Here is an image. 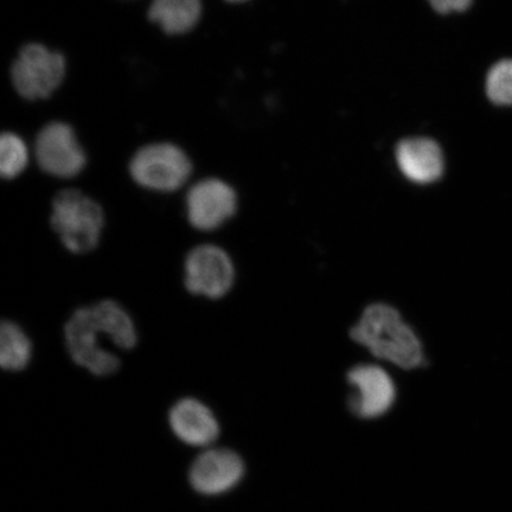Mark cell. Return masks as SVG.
Here are the masks:
<instances>
[{
    "label": "cell",
    "instance_id": "6da1fadb",
    "mask_svg": "<svg viewBox=\"0 0 512 512\" xmlns=\"http://www.w3.org/2000/svg\"><path fill=\"white\" fill-rule=\"evenodd\" d=\"M123 328L106 302L76 310L64 326V338L72 360L95 376H110L120 368V358L102 347V337L118 345Z\"/></svg>",
    "mask_w": 512,
    "mask_h": 512
},
{
    "label": "cell",
    "instance_id": "7a4b0ae2",
    "mask_svg": "<svg viewBox=\"0 0 512 512\" xmlns=\"http://www.w3.org/2000/svg\"><path fill=\"white\" fill-rule=\"evenodd\" d=\"M351 338L375 357L402 369L418 368L425 360L418 336L400 313L386 304L369 306L352 328Z\"/></svg>",
    "mask_w": 512,
    "mask_h": 512
},
{
    "label": "cell",
    "instance_id": "3957f363",
    "mask_svg": "<svg viewBox=\"0 0 512 512\" xmlns=\"http://www.w3.org/2000/svg\"><path fill=\"white\" fill-rule=\"evenodd\" d=\"M50 223L69 252L85 254L98 247L105 214L100 204L81 190L64 189L54 198Z\"/></svg>",
    "mask_w": 512,
    "mask_h": 512
},
{
    "label": "cell",
    "instance_id": "277c9868",
    "mask_svg": "<svg viewBox=\"0 0 512 512\" xmlns=\"http://www.w3.org/2000/svg\"><path fill=\"white\" fill-rule=\"evenodd\" d=\"M130 174L133 181L144 189L174 192L189 181L192 163L187 153L175 144H149L133 156Z\"/></svg>",
    "mask_w": 512,
    "mask_h": 512
},
{
    "label": "cell",
    "instance_id": "5b68a950",
    "mask_svg": "<svg viewBox=\"0 0 512 512\" xmlns=\"http://www.w3.org/2000/svg\"><path fill=\"white\" fill-rule=\"evenodd\" d=\"M64 75V57L38 43L25 46L11 69V79L17 93L27 100L49 98L61 86Z\"/></svg>",
    "mask_w": 512,
    "mask_h": 512
},
{
    "label": "cell",
    "instance_id": "8992f818",
    "mask_svg": "<svg viewBox=\"0 0 512 512\" xmlns=\"http://www.w3.org/2000/svg\"><path fill=\"white\" fill-rule=\"evenodd\" d=\"M235 267L224 249L201 245L191 249L184 262V284L195 296L221 299L234 285Z\"/></svg>",
    "mask_w": 512,
    "mask_h": 512
},
{
    "label": "cell",
    "instance_id": "52a82bcc",
    "mask_svg": "<svg viewBox=\"0 0 512 512\" xmlns=\"http://www.w3.org/2000/svg\"><path fill=\"white\" fill-rule=\"evenodd\" d=\"M35 156L40 168L57 178L76 177L87 164L86 153L73 128L61 121L44 126L37 134Z\"/></svg>",
    "mask_w": 512,
    "mask_h": 512
},
{
    "label": "cell",
    "instance_id": "ba28073f",
    "mask_svg": "<svg viewBox=\"0 0 512 512\" xmlns=\"http://www.w3.org/2000/svg\"><path fill=\"white\" fill-rule=\"evenodd\" d=\"M238 210V195L233 187L219 178H206L195 183L185 196V211L192 227L200 232H213Z\"/></svg>",
    "mask_w": 512,
    "mask_h": 512
},
{
    "label": "cell",
    "instance_id": "9c48e42d",
    "mask_svg": "<svg viewBox=\"0 0 512 512\" xmlns=\"http://www.w3.org/2000/svg\"><path fill=\"white\" fill-rule=\"evenodd\" d=\"M246 466L233 450L208 447L192 462L189 483L197 494L215 497L228 494L245 477Z\"/></svg>",
    "mask_w": 512,
    "mask_h": 512
},
{
    "label": "cell",
    "instance_id": "30bf717a",
    "mask_svg": "<svg viewBox=\"0 0 512 512\" xmlns=\"http://www.w3.org/2000/svg\"><path fill=\"white\" fill-rule=\"evenodd\" d=\"M348 381L355 388L349 408L358 418H380L393 407L396 387L386 370L374 364H362L349 371Z\"/></svg>",
    "mask_w": 512,
    "mask_h": 512
},
{
    "label": "cell",
    "instance_id": "8fae6325",
    "mask_svg": "<svg viewBox=\"0 0 512 512\" xmlns=\"http://www.w3.org/2000/svg\"><path fill=\"white\" fill-rule=\"evenodd\" d=\"M169 425L183 444L208 448L220 437L221 427L215 414L200 400L185 398L170 409Z\"/></svg>",
    "mask_w": 512,
    "mask_h": 512
},
{
    "label": "cell",
    "instance_id": "7c38bea8",
    "mask_svg": "<svg viewBox=\"0 0 512 512\" xmlns=\"http://www.w3.org/2000/svg\"><path fill=\"white\" fill-rule=\"evenodd\" d=\"M395 155L402 175L413 183L431 184L444 174L443 151L432 139L402 140L396 147Z\"/></svg>",
    "mask_w": 512,
    "mask_h": 512
},
{
    "label": "cell",
    "instance_id": "4fadbf2b",
    "mask_svg": "<svg viewBox=\"0 0 512 512\" xmlns=\"http://www.w3.org/2000/svg\"><path fill=\"white\" fill-rule=\"evenodd\" d=\"M202 16L201 0H153L149 17L166 34L182 35L194 29Z\"/></svg>",
    "mask_w": 512,
    "mask_h": 512
},
{
    "label": "cell",
    "instance_id": "5bb4252c",
    "mask_svg": "<svg viewBox=\"0 0 512 512\" xmlns=\"http://www.w3.org/2000/svg\"><path fill=\"white\" fill-rule=\"evenodd\" d=\"M32 345L18 324L5 320L0 326V366L6 371H22L29 366Z\"/></svg>",
    "mask_w": 512,
    "mask_h": 512
},
{
    "label": "cell",
    "instance_id": "9a60e30c",
    "mask_svg": "<svg viewBox=\"0 0 512 512\" xmlns=\"http://www.w3.org/2000/svg\"><path fill=\"white\" fill-rule=\"evenodd\" d=\"M29 164V150L24 140L14 132L3 133L0 139V174L14 179L23 174Z\"/></svg>",
    "mask_w": 512,
    "mask_h": 512
},
{
    "label": "cell",
    "instance_id": "2e32d148",
    "mask_svg": "<svg viewBox=\"0 0 512 512\" xmlns=\"http://www.w3.org/2000/svg\"><path fill=\"white\" fill-rule=\"evenodd\" d=\"M486 94L498 106L512 105V60H502L490 69Z\"/></svg>",
    "mask_w": 512,
    "mask_h": 512
},
{
    "label": "cell",
    "instance_id": "e0dca14e",
    "mask_svg": "<svg viewBox=\"0 0 512 512\" xmlns=\"http://www.w3.org/2000/svg\"><path fill=\"white\" fill-rule=\"evenodd\" d=\"M432 8L439 14H450V12L465 11L472 3V0H428Z\"/></svg>",
    "mask_w": 512,
    "mask_h": 512
},
{
    "label": "cell",
    "instance_id": "ac0fdd59",
    "mask_svg": "<svg viewBox=\"0 0 512 512\" xmlns=\"http://www.w3.org/2000/svg\"><path fill=\"white\" fill-rule=\"evenodd\" d=\"M227 2L239 3V2H245V0H227Z\"/></svg>",
    "mask_w": 512,
    "mask_h": 512
}]
</instances>
